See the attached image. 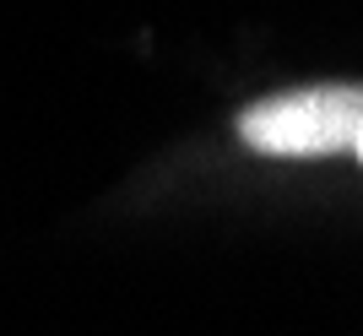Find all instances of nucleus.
<instances>
[{
  "label": "nucleus",
  "instance_id": "1",
  "mask_svg": "<svg viewBox=\"0 0 363 336\" xmlns=\"http://www.w3.org/2000/svg\"><path fill=\"white\" fill-rule=\"evenodd\" d=\"M363 125V87H309L239 114V141L260 157H336L352 152Z\"/></svg>",
  "mask_w": 363,
  "mask_h": 336
},
{
  "label": "nucleus",
  "instance_id": "2",
  "mask_svg": "<svg viewBox=\"0 0 363 336\" xmlns=\"http://www.w3.org/2000/svg\"><path fill=\"white\" fill-rule=\"evenodd\" d=\"M352 157L363 163V125H358V136H352Z\"/></svg>",
  "mask_w": 363,
  "mask_h": 336
}]
</instances>
